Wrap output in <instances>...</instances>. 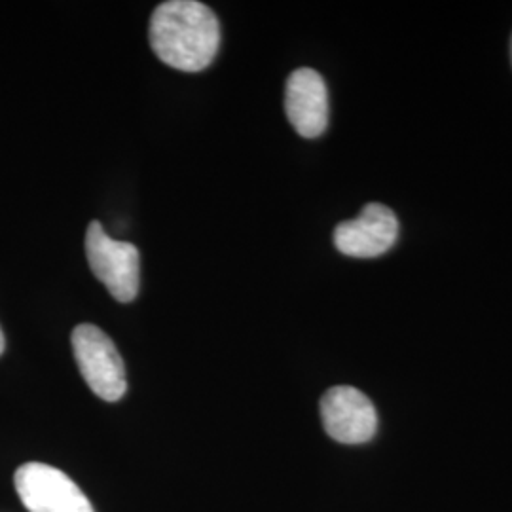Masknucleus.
<instances>
[{"label": "nucleus", "mask_w": 512, "mask_h": 512, "mask_svg": "<svg viewBox=\"0 0 512 512\" xmlns=\"http://www.w3.org/2000/svg\"><path fill=\"white\" fill-rule=\"evenodd\" d=\"M285 110L298 135L315 139L329 126V92L313 69H296L285 86Z\"/></svg>", "instance_id": "nucleus-7"}, {"label": "nucleus", "mask_w": 512, "mask_h": 512, "mask_svg": "<svg viewBox=\"0 0 512 512\" xmlns=\"http://www.w3.org/2000/svg\"><path fill=\"white\" fill-rule=\"evenodd\" d=\"M14 484L29 512H95L84 492L52 465L25 463L16 471Z\"/></svg>", "instance_id": "nucleus-4"}, {"label": "nucleus", "mask_w": 512, "mask_h": 512, "mask_svg": "<svg viewBox=\"0 0 512 512\" xmlns=\"http://www.w3.org/2000/svg\"><path fill=\"white\" fill-rule=\"evenodd\" d=\"M321 418L330 439L342 444H365L378 429L374 404L351 385L330 387L321 399Z\"/></svg>", "instance_id": "nucleus-5"}, {"label": "nucleus", "mask_w": 512, "mask_h": 512, "mask_svg": "<svg viewBox=\"0 0 512 512\" xmlns=\"http://www.w3.org/2000/svg\"><path fill=\"white\" fill-rule=\"evenodd\" d=\"M148 40L165 65L184 73H200L219 52V18L198 0L162 2L150 18Z\"/></svg>", "instance_id": "nucleus-1"}, {"label": "nucleus", "mask_w": 512, "mask_h": 512, "mask_svg": "<svg viewBox=\"0 0 512 512\" xmlns=\"http://www.w3.org/2000/svg\"><path fill=\"white\" fill-rule=\"evenodd\" d=\"M86 256L95 277L109 289L114 300L128 304L139 294L141 258L129 241L110 238L99 220L86 232Z\"/></svg>", "instance_id": "nucleus-2"}, {"label": "nucleus", "mask_w": 512, "mask_h": 512, "mask_svg": "<svg viewBox=\"0 0 512 512\" xmlns=\"http://www.w3.org/2000/svg\"><path fill=\"white\" fill-rule=\"evenodd\" d=\"M74 359L82 378L93 393L107 401L116 403L126 395V366L109 336L90 323H82L73 330Z\"/></svg>", "instance_id": "nucleus-3"}, {"label": "nucleus", "mask_w": 512, "mask_h": 512, "mask_svg": "<svg viewBox=\"0 0 512 512\" xmlns=\"http://www.w3.org/2000/svg\"><path fill=\"white\" fill-rule=\"evenodd\" d=\"M399 238V220L382 203H368L357 219L334 230V245L342 255L374 258L387 253Z\"/></svg>", "instance_id": "nucleus-6"}, {"label": "nucleus", "mask_w": 512, "mask_h": 512, "mask_svg": "<svg viewBox=\"0 0 512 512\" xmlns=\"http://www.w3.org/2000/svg\"><path fill=\"white\" fill-rule=\"evenodd\" d=\"M4 348H6V338H4V332L0 329V355L4 353Z\"/></svg>", "instance_id": "nucleus-8"}, {"label": "nucleus", "mask_w": 512, "mask_h": 512, "mask_svg": "<svg viewBox=\"0 0 512 512\" xmlns=\"http://www.w3.org/2000/svg\"><path fill=\"white\" fill-rule=\"evenodd\" d=\"M511 50H512V44H511Z\"/></svg>", "instance_id": "nucleus-9"}]
</instances>
